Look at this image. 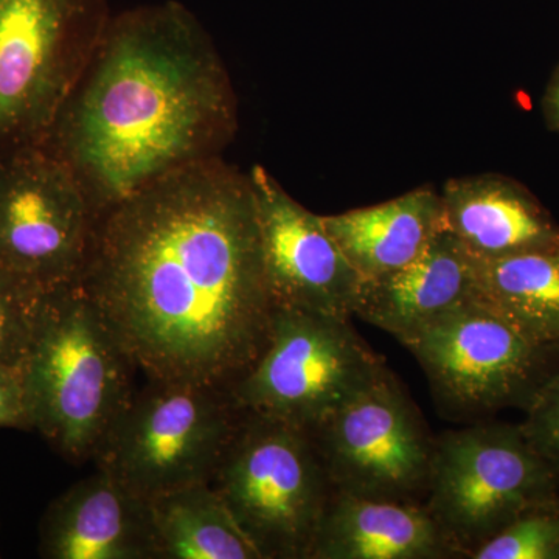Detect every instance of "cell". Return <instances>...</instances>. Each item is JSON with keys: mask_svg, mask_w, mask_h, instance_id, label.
Segmentation results:
<instances>
[{"mask_svg": "<svg viewBox=\"0 0 559 559\" xmlns=\"http://www.w3.org/2000/svg\"><path fill=\"white\" fill-rule=\"evenodd\" d=\"M401 345L425 371L441 414L459 421L524 412L559 366V347L527 340L476 300L444 312Z\"/></svg>", "mask_w": 559, "mask_h": 559, "instance_id": "cell-8", "label": "cell"}, {"mask_svg": "<svg viewBox=\"0 0 559 559\" xmlns=\"http://www.w3.org/2000/svg\"><path fill=\"white\" fill-rule=\"evenodd\" d=\"M322 219L362 283L403 270L444 230L443 201L432 187Z\"/></svg>", "mask_w": 559, "mask_h": 559, "instance_id": "cell-17", "label": "cell"}, {"mask_svg": "<svg viewBox=\"0 0 559 559\" xmlns=\"http://www.w3.org/2000/svg\"><path fill=\"white\" fill-rule=\"evenodd\" d=\"M106 22L97 0H0V154L44 142Z\"/></svg>", "mask_w": 559, "mask_h": 559, "instance_id": "cell-9", "label": "cell"}, {"mask_svg": "<svg viewBox=\"0 0 559 559\" xmlns=\"http://www.w3.org/2000/svg\"><path fill=\"white\" fill-rule=\"evenodd\" d=\"M0 428L32 429L17 371L0 366Z\"/></svg>", "mask_w": 559, "mask_h": 559, "instance_id": "cell-23", "label": "cell"}, {"mask_svg": "<svg viewBox=\"0 0 559 559\" xmlns=\"http://www.w3.org/2000/svg\"><path fill=\"white\" fill-rule=\"evenodd\" d=\"M555 499L522 514L469 558L559 559V509Z\"/></svg>", "mask_w": 559, "mask_h": 559, "instance_id": "cell-21", "label": "cell"}, {"mask_svg": "<svg viewBox=\"0 0 559 559\" xmlns=\"http://www.w3.org/2000/svg\"><path fill=\"white\" fill-rule=\"evenodd\" d=\"M237 127L219 51L168 2L106 22L40 146L68 165L97 215L165 173L219 157Z\"/></svg>", "mask_w": 559, "mask_h": 559, "instance_id": "cell-2", "label": "cell"}, {"mask_svg": "<svg viewBox=\"0 0 559 559\" xmlns=\"http://www.w3.org/2000/svg\"><path fill=\"white\" fill-rule=\"evenodd\" d=\"M146 381L95 455L97 469L145 500L212 481L245 411L226 389Z\"/></svg>", "mask_w": 559, "mask_h": 559, "instance_id": "cell-5", "label": "cell"}, {"mask_svg": "<svg viewBox=\"0 0 559 559\" xmlns=\"http://www.w3.org/2000/svg\"><path fill=\"white\" fill-rule=\"evenodd\" d=\"M275 310L352 319L362 278L322 216L305 209L266 168L249 171Z\"/></svg>", "mask_w": 559, "mask_h": 559, "instance_id": "cell-12", "label": "cell"}, {"mask_svg": "<svg viewBox=\"0 0 559 559\" xmlns=\"http://www.w3.org/2000/svg\"><path fill=\"white\" fill-rule=\"evenodd\" d=\"M444 229L473 257L498 259L559 250V224L522 183L500 175L466 176L444 183Z\"/></svg>", "mask_w": 559, "mask_h": 559, "instance_id": "cell-14", "label": "cell"}, {"mask_svg": "<svg viewBox=\"0 0 559 559\" xmlns=\"http://www.w3.org/2000/svg\"><path fill=\"white\" fill-rule=\"evenodd\" d=\"M524 414L522 433L559 484V366L540 385Z\"/></svg>", "mask_w": 559, "mask_h": 559, "instance_id": "cell-22", "label": "cell"}, {"mask_svg": "<svg viewBox=\"0 0 559 559\" xmlns=\"http://www.w3.org/2000/svg\"><path fill=\"white\" fill-rule=\"evenodd\" d=\"M555 506H557L559 509V495L557 496V499H555Z\"/></svg>", "mask_w": 559, "mask_h": 559, "instance_id": "cell-25", "label": "cell"}, {"mask_svg": "<svg viewBox=\"0 0 559 559\" xmlns=\"http://www.w3.org/2000/svg\"><path fill=\"white\" fill-rule=\"evenodd\" d=\"M39 551L49 559H156L150 500L97 469L50 503Z\"/></svg>", "mask_w": 559, "mask_h": 559, "instance_id": "cell-13", "label": "cell"}, {"mask_svg": "<svg viewBox=\"0 0 559 559\" xmlns=\"http://www.w3.org/2000/svg\"><path fill=\"white\" fill-rule=\"evenodd\" d=\"M310 432L336 491L425 502L437 437L389 367Z\"/></svg>", "mask_w": 559, "mask_h": 559, "instance_id": "cell-11", "label": "cell"}, {"mask_svg": "<svg viewBox=\"0 0 559 559\" xmlns=\"http://www.w3.org/2000/svg\"><path fill=\"white\" fill-rule=\"evenodd\" d=\"M49 296L0 274V366L21 377Z\"/></svg>", "mask_w": 559, "mask_h": 559, "instance_id": "cell-20", "label": "cell"}, {"mask_svg": "<svg viewBox=\"0 0 559 559\" xmlns=\"http://www.w3.org/2000/svg\"><path fill=\"white\" fill-rule=\"evenodd\" d=\"M463 558L425 503L356 498L334 491L310 559Z\"/></svg>", "mask_w": 559, "mask_h": 559, "instance_id": "cell-16", "label": "cell"}, {"mask_svg": "<svg viewBox=\"0 0 559 559\" xmlns=\"http://www.w3.org/2000/svg\"><path fill=\"white\" fill-rule=\"evenodd\" d=\"M543 114L549 130L559 134V62L544 92Z\"/></svg>", "mask_w": 559, "mask_h": 559, "instance_id": "cell-24", "label": "cell"}, {"mask_svg": "<svg viewBox=\"0 0 559 559\" xmlns=\"http://www.w3.org/2000/svg\"><path fill=\"white\" fill-rule=\"evenodd\" d=\"M385 369L352 319L275 310L270 345L229 393L241 411L311 430Z\"/></svg>", "mask_w": 559, "mask_h": 559, "instance_id": "cell-7", "label": "cell"}, {"mask_svg": "<svg viewBox=\"0 0 559 559\" xmlns=\"http://www.w3.org/2000/svg\"><path fill=\"white\" fill-rule=\"evenodd\" d=\"M474 300L539 345L559 347V250L473 257Z\"/></svg>", "mask_w": 559, "mask_h": 559, "instance_id": "cell-18", "label": "cell"}, {"mask_svg": "<svg viewBox=\"0 0 559 559\" xmlns=\"http://www.w3.org/2000/svg\"><path fill=\"white\" fill-rule=\"evenodd\" d=\"M160 559H263L210 481L150 499Z\"/></svg>", "mask_w": 559, "mask_h": 559, "instance_id": "cell-19", "label": "cell"}, {"mask_svg": "<svg viewBox=\"0 0 559 559\" xmlns=\"http://www.w3.org/2000/svg\"><path fill=\"white\" fill-rule=\"evenodd\" d=\"M79 286L146 380L229 390L275 316L249 173L191 162L102 210Z\"/></svg>", "mask_w": 559, "mask_h": 559, "instance_id": "cell-1", "label": "cell"}, {"mask_svg": "<svg viewBox=\"0 0 559 559\" xmlns=\"http://www.w3.org/2000/svg\"><path fill=\"white\" fill-rule=\"evenodd\" d=\"M558 495V480L520 425L481 419L437 437L423 503L469 558L511 522Z\"/></svg>", "mask_w": 559, "mask_h": 559, "instance_id": "cell-6", "label": "cell"}, {"mask_svg": "<svg viewBox=\"0 0 559 559\" xmlns=\"http://www.w3.org/2000/svg\"><path fill=\"white\" fill-rule=\"evenodd\" d=\"M474 300L473 255L441 230L425 252L388 277L364 282L355 316L403 342Z\"/></svg>", "mask_w": 559, "mask_h": 559, "instance_id": "cell-15", "label": "cell"}, {"mask_svg": "<svg viewBox=\"0 0 559 559\" xmlns=\"http://www.w3.org/2000/svg\"><path fill=\"white\" fill-rule=\"evenodd\" d=\"M94 221L86 191L50 151L0 154V274L43 296L76 285Z\"/></svg>", "mask_w": 559, "mask_h": 559, "instance_id": "cell-10", "label": "cell"}, {"mask_svg": "<svg viewBox=\"0 0 559 559\" xmlns=\"http://www.w3.org/2000/svg\"><path fill=\"white\" fill-rule=\"evenodd\" d=\"M135 373L79 283L50 294L22 369L31 428L69 462L94 460L134 396Z\"/></svg>", "mask_w": 559, "mask_h": 559, "instance_id": "cell-3", "label": "cell"}, {"mask_svg": "<svg viewBox=\"0 0 559 559\" xmlns=\"http://www.w3.org/2000/svg\"><path fill=\"white\" fill-rule=\"evenodd\" d=\"M210 485L263 559H310L336 491L310 430L250 412Z\"/></svg>", "mask_w": 559, "mask_h": 559, "instance_id": "cell-4", "label": "cell"}]
</instances>
